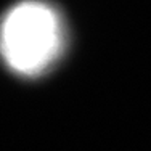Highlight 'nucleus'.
Returning a JSON list of instances; mask_svg holds the SVG:
<instances>
[{
	"mask_svg": "<svg viewBox=\"0 0 151 151\" xmlns=\"http://www.w3.org/2000/svg\"><path fill=\"white\" fill-rule=\"evenodd\" d=\"M64 48V24L52 5L27 0L13 6L0 26V52L15 73H45Z\"/></svg>",
	"mask_w": 151,
	"mask_h": 151,
	"instance_id": "obj_1",
	"label": "nucleus"
}]
</instances>
